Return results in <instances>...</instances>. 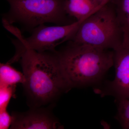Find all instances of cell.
<instances>
[{"label": "cell", "instance_id": "6da1fadb", "mask_svg": "<svg viewBox=\"0 0 129 129\" xmlns=\"http://www.w3.org/2000/svg\"><path fill=\"white\" fill-rule=\"evenodd\" d=\"M15 55L8 62L20 60L25 79L23 85L31 108L51 104L70 89L63 78L57 51L39 52L16 46Z\"/></svg>", "mask_w": 129, "mask_h": 129}, {"label": "cell", "instance_id": "7a4b0ae2", "mask_svg": "<svg viewBox=\"0 0 129 129\" xmlns=\"http://www.w3.org/2000/svg\"><path fill=\"white\" fill-rule=\"evenodd\" d=\"M63 78L70 90L94 85L114 66V52L68 41L57 51Z\"/></svg>", "mask_w": 129, "mask_h": 129}, {"label": "cell", "instance_id": "3957f363", "mask_svg": "<svg viewBox=\"0 0 129 129\" xmlns=\"http://www.w3.org/2000/svg\"><path fill=\"white\" fill-rule=\"evenodd\" d=\"M123 40L115 6L110 0L84 19L68 41L115 51L123 46Z\"/></svg>", "mask_w": 129, "mask_h": 129}, {"label": "cell", "instance_id": "277c9868", "mask_svg": "<svg viewBox=\"0 0 129 129\" xmlns=\"http://www.w3.org/2000/svg\"><path fill=\"white\" fill-rule=\"evenodd\" d=\"M6 1L10 8L3 20L10 24L18 23L32 30L47 23L61 25L77 21L65 11L66 0Z\"/></svg>", "mask_w": 129, "mask_h": 129}, {"label": "cell", "instance_id": "5b68a950", "mask_svg": "<svg viewBox=\"0 0 129 129\" xmlns=\"http://www.w3.org/2000/svg\"><path fill=\"white\" fill-rule=\"evenodd\" d=\"M86 18L67 25L48 26L42 24L34 29L31 35L26 38L15 29L12 32L17 39L13 42L15 46L39 52L56 51V47L67 41Z\"/></svg>", "mask_w": 129, "mask_h": 129}, {"label": "cell", "instance_id": "8992f818", "mask_svg": "<svg viewBox=\"0 0 129 129\" xmlns=\"http://www.w3.org/2000/svg\"><path fill=\"white\" fill-rule=\"evenodd\" d=\"M113 51L115 78L100 93L103 96H113L116 100L129 98V45Z\"/></svg>", "mask_w": 129, "mask_h": 129}, {"label": "cell", "instance_id": "52a82bcc", "mask_svg": "<svg viewBox=\"0 0 129 129\" xmlns=\"http://www.w3.org/2000/svg\"><path fill=\"white\" fill-rule=\"evenodd\" d=\"M10 129H57L63 127L50 110L42 107L31 108L24 112H13Z\"/></svg>", "mask_w": 129, "mask_h": 129}, {"label": "cell", "instance_id": "ba28073f", "mask_svg": "<svg viewBox=\"0 0 129 129\" xmlns=\"http://www.w3.org/2000/svg\"><path fill=\"white\" fill-rule=\"evenodd\" d=\"M107 2L98 6L94 0H66L64 9L69 16L79 21L87 17Z\"/></svg>", "mask_w": 129, "mask_h": 129}, {"label": "cell", "instance_id": "9c48e42d", "mask_svg": "<svg viewBox=\"0 0 129 129\" xmlns=\"http://www.w3.org/2000/svg\"><path fill=\"white\" fill-rule=\"evenodd\" d=\"M115 6L117 17L123 32V45H129V0H111Z\"/></svg>", "mask_w": 129, "mask_h": 129}, {"label": "cell", "instance_id": "30bf717a", "mask_svg": "<svg viewBox=\"0 0 129 129\" xmlns=\"http://www.w3.org/2000/svg\"><path fill=\"white\" fill-rule=\"evenodd\" d=\"M25 79L23 73L18 71L6 63L0 64V85L16 86L18 84L25 83Z\"/></svg>", "mask_w": 129, "mask_h": 129}, {"label": "cell", "instance_id": "8fae6325", "mask_svg": "<svg viewBox=\"0 0 129 129\" xmlns=\"http://www.w3.org/2000/svg\"><path fill=\"white\" fill-rule=\"evenodd\" d=\"M116 100L117 103L116 119L122 128L129 129V97Z\"/></svg>", "mask_w": 129, "mask_h": 129}, {"label": "cell", "instance_id": "7c38bea8", "mask_svg": "<svg viewBox=\"0 0 129 129\" xmlns=\"http://www.w3.org/2000/svg\"><path fill=\"white\" fill-rule=\"evenodd\" d=\"M16 86L0 85V110L7 108L10 100L14 94Z\"/></svg>", "mask_w": 129, "mask_h": 129}, {"label": "cell", "instance_id": "4fadbf2b", "mask_svg": "<svg viewBox=\"0 0 129 129\" xmlns=\"http://www.w3.org/2000/svg\"><path fill=\"white\" fill-rule=\"evenodd\" d=\"M12 120V116L10 115L7 109L0 110V129L10 128Z\"/></svg>", "mask_w": 129, "mask_h": 129}, {"label": "cell", "instance_id": "5bb4252c", "mask_svg": "<svg viewBox=\"0 0 129 129\" xmlns=\"http://www.w3.org/2000/svg\"><path fill=\"white\" fill-rule=\"evenodd\" d=\"M95 3L98 6H100L103 3L108 2L110 0H94Z\"/></svg>", "mask_w": 129, "mask_h": 129}]
</instances>
